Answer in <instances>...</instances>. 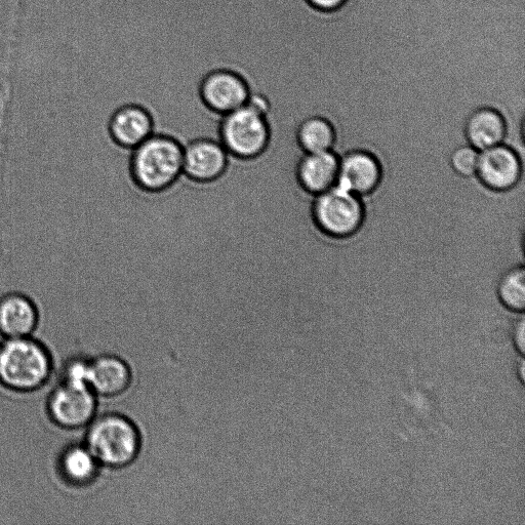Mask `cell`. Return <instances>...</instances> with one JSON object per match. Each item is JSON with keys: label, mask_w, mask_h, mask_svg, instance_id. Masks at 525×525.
Masks as SVG:
<instances>
[{"label": "cell", "mask_w": 525, "mask_h": 525, "mask_svg": "<svg viewBox=\"0 0 525 525\" xmlns=\"http://www.w3.org/2000/svg\"><path fill=\"white\" fill-rule=\"evenodd\" d=\"M184 145L177 139L155 133L130 153V173L141 189L164 191L183 176Z\"/></svg>", "instance_id": "6da1fadb"}, {"label": "cell", "mask_w": 525, "mask_h": 525, "mask_svg": "<svg viewBox=\"0 0 525 525\" xmlns=\"http://www.w3.org/2000/svg\"><path fill=\"white\" fill-rule=\"evenodd\" d=\"M51 372L50 354L30 337L8 339L0 347V383L12 390H36L47 383Z\"/></svg>", "instance_id": "7a4b0ae2"}, {"label": "cell", "mask_w": 525, "mask_h": 525, "mask_svg": "<svg viewBox=\"0 0 525 525\" xmlns=\"http://www.w3.org/2000/svg\"><path fill=\"white\" fill-rule=\"evenodd\" d=\"M267 115L250 104L220 117L218 140L229 155L251 159L261 155L270 140Z\"/></svg>", "instance_id": "3957f363"}, {"label": "cell", "mask_w": 525, "mask_h": 525, "mask_svg": "<svg viewBox=\"0 0 525 525\" xmlns=\"http://www.w3.org/2000/svg\"><path fill=\"white\" fill-rule=\"evenodd\" d=\"M87 447L99 464L124 467L137 457L140 436L128 419L117 415L105 416L91 426Z\"/></svg>", "instance_id": "277c9868"}, {"label": "cell", "mask_w": 525, "mask_h": 525, "mask_svg": "<svg viewBox=\"0 0 525 525\" xmlns=\"http://www.w3.org/2000/svg\"><path fill=\"white\" fill-rule=\"evenodd\" d=\"M315 196L311 217L321 232L342 238L359 230L365 219V209L358 195L335 185Z\"/></svg>", "instance_id": "5b68a950"}, {"label": "cell", "mask_w": 525, "mask_h": 525, "mask_svg": "<svg viewBox=\"0 0 525 525\" xmlns=\"http://www.w3.org/2000/svg\"><path fill=\"white\" fill-rule=\"evenodd\" d=\"M200 98L209 110L223 116L247 105L251 90L246 80L237 73L216 70L201 83Z\"/></svg>", "instance_id": "8992f818"}, {"label": "cell", "mask_w": 525, "mask_h": 525, "mask_svg": "<svg viewBox=\"0 0 525 525\" xmlns=\"http://www.w3.org/2000/svg\"><path fill=\"white\" fill-rule=\"evenodd\" d=\"M96 412V398L88 386L64 382L51 396L49 413L54 422L66 429L88 425Z\"/></svg>", "instance_id": "52a82bcc"}, {"label": "cell", "mask_w": 525, "mask_h": 525, "mask_svg": "<svg viewBox=\"0 0 525 525\" xmlns=\"http://www.w3.org/2000/svg\"><path fill=\"white\" fill-rule=\"evenodd\" d=\"M229 154L218 139L197 138L187 142L183 151V175L198 183L219 179L226 171Z\"/></svg>", "instance_id": "ba28073f"}, {"label": "cell", "mask_w": 525, "mask_h": 525, "mask_svg": "<svg viewBox=\"0 0 525 525\" xmlns=\"http://www.w3.org/2000/svg\"><path fill=\"white\" fill-rule=\"evenodd\" d=\"M481 182L495 191H507L517 185L522 176L518 154L510 147L497 145L482 150L476 171Z\"/></svg>", "instance_id": "9c48e42d"}, {"label": "cell", "mask_w": 525, "mask_h": 525, "mask_svg": "<svg viewBox=\"0 0 525 525\" xmlns=\"http://www.w3.org/2000/svg\"><path fill=\"white\" fill-rule=\"evenodd\" d=\"M111 140L121 148L133 150L155 134L150 112L137 104L115 109L108 120Z\"/></svg>", "instance_id": "30bf717a"}, {"label": "cell", "mask_w": 525, "mask_h": 525, "mask_svg": "<svg viewBox=\"0 0 525 525\" xmlns=\"http://www.w3.org/2000/svg\"><path fill=\"white\" fill-rule=\"evenodd\" d=\"M381 180L379 160L368 151L355 150L340 160L337 185L358 196L372 193Z\"/></svg>", "instance_id": "8fae6325"}, {"label": "cell", "mask_w": 525, "mask_h": 525, "mask_svg": "<svg viewBox=\"0 0 525 525\" xmlns=\"http://www.w3.org/2000/svg\"><path fill=\"white\" fill-rule=\"evenodd\" d=\"M340 160L330 151L303 153L297 161L296 178L309 195H318L338 181Z\"/></svg>", "instance_id": "7c38bea8"}, {"label": "cell", "mask_w": 525, "mask_h": 525, "mask_svg": "<svg viewBox=\"0 0 525 525\" xmlns=\"http://www.w3.org/2000/svg\"><path fill=\"white\" fill-rule=\"evenodd\" d=\"M506 121L502 113L492 106H480L468 117L466 136L478 151L500 145L506 136Z\"/></svg>", "instance_id": "4fadbf2b"}, {"label": "cell", "mask_w": 525, "mask_h": 525, "mask_svg": "<svg viewBox=\"0 0 525 525\" xmlns=\"http://www.w3.org/2000/svg\"><path fill=\"white\" fill-rule=\"evenodd\" d=\"M37 321L36 307L27 297L14 294L0 300V333L8 339L30 337Z\"/></svg>", "instance_id": "5bb4252c"}, {"label": "cell", "mask_w": 525, "mask_h": 525, "mask_svg": "<svg viewBox=\"0 0 525 525\" xmlns=\"http://www.w3.org/2000/svg\"><path fill=\"white\" fill-rule=\"evenodd\" d=\"M131 372L126 363L114 356H102L89 363V386L94 393L111 396L130 385Z\"/></svg>", "instance_id": "9a60e30c"}, {"label": "cell", "mask_w": 525, "mask_h": 525, "mask_svg": "<svg viewBox=\"0 0 525 525\" xmlns=\"http://www.w3.org/2000/svg\"><path fill=\"white\" fill-rule=\"evenodd\" d=\"M296 140L304 153L325 152L332 149L336 134L327 118L314 114L300 121Z\"/></svg>", "instance_id": "2e32d148"}, {"label": "cell", "mask_w": 525, "mask_h": 525, "mask_svg": "<svg viewBox=\"0 0 525 525\" xmlns=\"http://www.w3.org/2000/svg\"><path fill=\"white\" fill-rule=\"evenodd\" d=\"M98 464L88 447H73L64 453L61 468L70 482L87 484L95 478Z\"/></svg>", "instance_id": "e0dca14e"}, {"label": "cell", "mask_w": 525, "mask_h": 525, "mask_svg": "<svg viewBox=\"0 0 525 525\" xmlns=\"http://www.w3.org/2000/svg\"><path fill=\"white\" fill-rule=\"evenodd\" d=\"M498 296L503 306L515 313L525 309V271L515 267L506 272L498 286Z\"/></svg>", "instance_id": "ac0fdd59"}, {"label": "cell", "mask_w": 525, "mask_h": 525, "mask_svg": "<svg viewBox=\"0 0 525 525\" xmlns=\"http://www.w3.org/2000/svg\"><path fill=\"white\" fill-rule=\"evenodd\" d=\"M478 158V150L471 145L459 147L452 154L451 165L459 175L471 177L477 171Z\"/></svg>", "instance_id": "d6986e66"}, {"label": "cell", "mask_w": 525, "mask_h": 525, "mask_svg": "<svg viewBox=\"0 0 525 525\" xmlns=\"http://www.w3.org/2000/svg\"><path fill=\"white\" fill-rule=\"evenodd\" d=\"M65 382L89 386V362L74 361L71 362L66 371Z\"/></svg>", "instance_id": "ffe728a7"}, {"label": "cell", "mask_w": 525, "mask_h": 525, "mask_svg": "<svg viewBox=\"0 0 525 525\" xmlns=\"http://www.w3.org/2000/svg\"><path fill=\"white\" fill-rule=\"evenodd\" d=\"M347 0H307V3L314 9L321 12H335L341 9Z\"/></svg>", "instance_id": "44dd1931"}, {"label": "cell", "mask_w": 525, "mask_h": 525, "mask_svg": "<svg viewBox=\"0 0 525 525\" xmlns=\"http://www.w3.org/2000/svg\"><path fill=\"white\" fill-rule=\"evenodd\" d=\"M524 319L520 318L514 327L513 343L517 353L521 356L524 354Z\"/></svg>", "instance_id": "7402d4cb"}, {"label": "cell", "mask_w": 525, "mask_h": 525, "mask_svg": "<svg viewBox=\"0 0 525 525\" xmlns=\"http://www.w3.org/2000/svg\"><path fill=\"white\" fill-rule=\"evenodd\" d=\"M517 378L520 380L521 384H524V361L522 358L517 363Z\"/></svg>", "instance_id": "603a6c76"}]
</instances>
